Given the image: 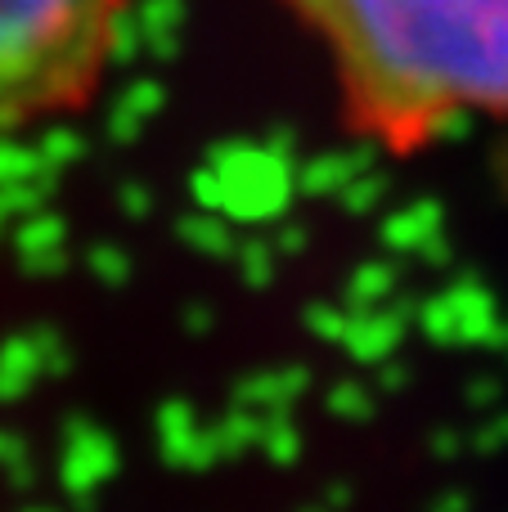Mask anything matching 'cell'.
<instances>
[{
    "label": "cell",
    "instance_id": "obj_2",
    "mask_svg": "<svg viewBox=\"0 0 508 512\" xmlns=\"http://www.w3.org/2000/svg\"><path fill=\"white\" fill-rule=\"evenodd\" d=\"M117 23L122 0H0V140L86 104Z\"/></svg>",
    "mask_w": 508,
    "mask_h": 512
},
{
    "label": "cell",
    "instance_id": "obj_1",
    "mask_svg": "<svg viewBox=\"0 0 508 512\" xmlns=\"http://www.w3.org/2000/svg\"><path fill=\"white\" fill-rule=\"evenodd\" d=\"M369 135L414 149L508 117V0H293Z\"/></svg>",
    "mask_w": 508,
    "mask_h": 512
}]
</instances>
